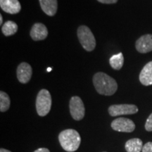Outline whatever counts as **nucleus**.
Returning a JSON list of instances; mask_svg holds the SVG:
<instances>
[{
	"mask_svg": "<svg viewBox=\"0 0 152 152\" xmlns=\"http://www.w3.org/2000/svg\"><path fill=\"white\" fill-rule=\"evenodd\" d=\"M93 84L99 94L111 96L118 90L116 81L103 72H99L93 76Z\"/></svg>",
	"mask_w": 152,
	"mask_h": 152,
	"instance_id": "obj_1",
	"label": "nucleus"
},
{
	"mask_svg": "<svg viewBox=\"0 0 152 152\" xmlns=\"http://www.w3.org/2000/svg\"><path fill=\"white\" fill-rule=\"evenodd\" d=\"M58 140L63 149L68 152H73L78 149L81 137L78 132L73 129L63 130L58 135Z\"/></svg>",
	"mask_w": 152,
	"mask_h": 152,
	"instance_id": "obj_2",
	"label": "nucleus"
},
{
	"mask_svg": "<svg viewBox=\"0 0 152 152\" xmlns=\"http://www.w3.org/2000/svg\"><path fill=\"white\" fill-rule=\"evenodd\" d=\"M52 96L47 90L42 89L38 93L36 99V110L39 116H45L52 107Z\"/></svg>",
	"mask_w": 152,
	"mask_h": 152,
	"instance_id": "obj_3",
	"label": "nucleus"
},
{
	"mask_svg": "<svg viewBox=\"0 0 152 152\" xmlns=\"http://www.w3.org/2000/svg\"><path fill=\"white\" fill-rule=\"evenodd\" d=\"M80 43L87 52H92L96 47V39L92 32L86 26H80L77 29Z\"/></svg>",
	"mask_w": 152,
	"mask_h": 152,
	"instance_id": "obj_4",
	"label": "nucleus"
},
{
	"mask_svg": "<svg viewBox=\"0 0 152 152\" xmlns=\"http://www.w3.org/2000/svg\"><path fill=\"white\" fill-rule=\"evenodd\" d=\"M70 113L72 118L75 121H80L84 118L85 109L83 102L80 97L74 96L71 99L69 103Z\"/></svg>",
	"mask_w": 152,
	"mask_h": 152,
	"instance_id": "obj_5",
	"label": "nucleus"
},
{
	"mask_svg": "<svg viewBox=\"0 0 152 152\" xmlns=\"http://www.w3.org/2000/svg\"><path fill=\"white\" fill-rule=\"evenodd\" d=\"M138 112V108L134 104H115L109 108V113L111 116L131 115Z\"/></svg>",
	"mask_w": 152,
	"mask_h": 152,
	"instance_id": "obj_6",
	"label": "nucleus"
},
{
	"mask_svg": "<svg viewBox=\"0 0 152 152\" xmlns=\"http://www.w3.org/2000/svg\"><path fill=\"white\" fill-rule=\"evenodd\" d=\"M113 130L121 132H132L135 129V125L132 120L126 118H118L111 123Z\"/></svg>",
	"mask_w": 152,
	"mask_h": 152,
	"instance_id": "obj_7",
	"label": "nucleus"
},
{
	"mask_svg": "<svg viewBox=\"0 0 152 152\" xmlns=\"http://www.w3.org/2000/svg\"><path fill=\"white\" fill-rule=\"evenodd\" d=\"M16 74L18 81L23 84H26L30 80L33 74L31 66L28 63H21L17 68Z\"/></svg>",
	"mask_w": 152,
	"mask_h": 152,
	"instance_id": "obj_8",
	"label": "nucleus"
},
{
	"mask_svg": "<svg viewBox=\"0 0 152 152\" xmlns=\"http://www.w3.org/2000/svg\"><path fill=\"white\" fill-rule=\"evenodd\" d=\"M136 49L140 53L146 54L152 51V35H144L137 40Z\"/></svg>",
	"mask_w": 152,
	"mask_h": 152,
	"instance_id": "obj_9",
	"label": "nucleus"
},
{
	"mask_svg": "<svg viewBox=\"0 0 152 152\" xmlns=\"http://www.w3.org/2000/svg\"><path fill=\"white\" fill-rule=\"evenodd\" d=\"M30 37L35 41L43 40L48 36V30L45 25L37 23L33 26L30 33Z\"/></svg>",
	"mask_w": 152,
	"mask_h": 152,
	"instance_id": "obj_10",
	"label": "nucleus"
},
{
	"mask_svg": "<svg viewBox=\"0 0 152 152\" xmlns=\"http://www.w3.org/2000/svg\"><path fill=\"white\" fill-rule=\"evenodd\" d=\"M0 7L4 12L10 14H16L21 10L18 0H0Z\"/></svg>",
	"mask_w": 152,
	"mask_h": 152,
	"instance_id": "obj_11",
	"label": "nucleus"
},
{
	"mask_svg": "<svg viewBox=\"0 0 152 152\" xmlns=\"http://www.w3.org/2000/svg\"><path fill=\"white\" fill-rule=\"evenodd\" d=\"M41 9L47 15L54 16L58 9L57 0H39Z\"/></svg>",
	"mask_w": 152,
	"mask_h": 152,
	"instance_id": "obj_12",
	"label": "nucleus"
},
{
	"mask_svg": "<svg viewBox=\"0 0 152 152\" xmlns=\"http://www.w3.org/2000/svg\"><path fill=\"white\" fill-rule=\"evenodd\" d=\"M140 83L145 86L152 85V61L144 66L140 74Z\"/></svg>",
	"mask_w": 152,
	"mask_h": 152,
	"instance_id": "obj_13",
	"label": "nucleus"
},
{
	"mask_svg": "<svg viewBox=\"0 0 152 152\" xmlns=\"http://www.w3.org/2000/svg\"><path fill=\"white\" fill-rule=\"evenodd\" d=\"M143 147L142 141L138 138L131 139L125 143V150L127 152H141Z\"/></svg>",
	"mask_w": 152,
	"mask_h": 152,
	"instance_id": "obj_14",
	"label": "nucleus"
},
{
	"mask_svg": "<svg viewBox=\"0 0 152 152\" xmlns=\"http://www.w3.org/2000/svg\"><path fill=\"white\" fill-rule=\"evenodd\" d=\"M1 31L4 35L7 37L13 35L18 31V26L15 22L8 20L4 23L2 28H1Z\"/></svg>",
	"mask_w": 152,
	"mask_h": 152,
	"instance_id": "obj_15",
	"label": "nucleus"
},
{
	"mask_svg": "<svg viewBox=\"0 0 152 152\" xmlns=\"http://www.w3.org/2000/svg\"><path fill=\"white\" fill-rule=\"evenodd\" d=\"M110 65L114 70L119 71L122 68L123 64H124V57L122 53H119L112 56L109 59Z\"/></svg>",
	"mask_w": 152,
	"mask_h": 152,
	"instance_id": "obj_16",
	"label": "nucleus"
},
{
	"mask_svg": "<svg viewBox=\"0 0 152 152\" xmlns=\"http://www.w3.org/2000/svg\"><path fill=\"white\" fill-rule=\"evenodd\" d=\"M10 98L7 93L1 91L0 92V111L6 112L10 107Z\"/></svg>",
	"mask_w": 152,
	"mask_h": 152,
	"instance_id": "obj_17",
	"label": "nucleus"
},
{
	"mask_svg": "<svg viewBox=\"0 0 152 152\" xmlns=\"http://www.w3.org/2000/svg\"><path fill=\"white\" fill-rule=\"evenodd\" d=\"M145 129L146 130L151 132L152 131V113L148 118L145 123Z\"/></svg>",
	"mask_w": 152,
	"mask_h": 152,
	"instance_id": "obj_18",
	"label": "nucleus"
},
{
	"mask_svg": "<svg viewBox=\"0 0 152 152\" xmlns=\"http://www.w3.org/2000/svg\"><path fill=\"white\" fill-rule=\"evenodd\" d=\"M142 152H152V142H147L144 145Z\"/></svg>",
	"mask_w": 152,
	"mask_h": 152,
	"instance_id": "obj_19",
	"label": "nucleus"
},
{
	"mask_svg": "<svg viewBox=\"0 0 152 152\" xmlns=\"http://www.w3.org/2000/svg\"><path fill=\"white\" fill-rule=\"evenodd\" d=\"M99 2L102 4H115L118 1V0H97Z\"/></svg>",
	"mask_w": 152,
	"mask_h": 152,
	"instance_id": "obj_20",
	"label": "nucleus"
},
{
	"mask_svg": "<svg viewBox=\"0 0 152 152\" xmlns=\"http://www.w3.org/2000/svg\"><path fill=\"white\" fill-rule=\"evenodd\" d=\"M34 152H50L49 150L47 148H39L37 150H35Z\"/></svg>",
	"mask_w": 152,
	"mask_h": 152,
	"instance_id": "obj_21",
	"label": "nucleus"
},
{
	"mask_svg": "<svg viewBox=\"0 0 152 152\" xmlns=\"http://www.w3.org/2000/svg\"><path fill=\"white\" fill-rule=\"evenodd\" d=\"M0 152H11V151H9V150H7V149H3V148H1V149H0Z\"/></svg>",
	"mask_w": 152,
	"mask_h": 152,
	"instance_id": "obj_22",
	"label": "nucleus"
},
{
	"mask_svg": "<svg viewBox=\"0 0 152 152\" xmlns=\"http://www.w3.org/2000/svg\"><path fill=\"white\" fill-rule=\"evenodd\" d=\"M3 23V17L2 15L0 14V25H2Z\"/></svg>",
	"mask_w": 152,
	"mask_h": 152,
	"instance_id": "obj_23",
	"label": "nucleus"
},
{
	"mask_svg": "<svg viewBox=\"0 0 152 152\" xmlns=\"http://www.w3.org/2000/svg\"><path fill=\"white\" fill-rule=\"evenodd\" d=\"M52 68H48L47 69V72H51V71H52Z\"/></svg>",
	"mask_w": 152,
	"mask_h": 152,
	"instance_id": "obj_24",
	"label": "nucleus"
},
{
	"mask_svg": "<svg viewBox=\"0 0 152 152\" xmlns=\"http://www.w3.org/2000/svg\"><path fill=\"white\" fill-rule=\"evenodd\" d=\"M104 152H105V151H104Z\"/></svg>",
	"mask_w": 152,
	"mask_h": 152,
	"instance_id": "obj_25",
	"label": "nucleus"
}]
</instances>
